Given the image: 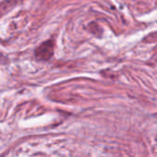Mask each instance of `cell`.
<instances>
[{"instance_id": "1", "label": "cell", "mask_w": 157, "mask_h": 157, "mask_svg": "<svg viewBox=\"0 0 157 157\" xmlns=\"http://www.w3.org/2000/svg\"><path fill=\"white\" fill-rule=\"evenodd\" d=\"M36 57L40 61H47L53 55V42L46 40L42 42L35 51Z\"/></svg>"}]
</instances>
